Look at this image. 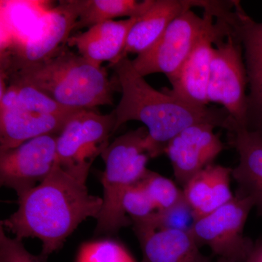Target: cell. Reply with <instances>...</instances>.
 Returning <instances> with one entry per match:
<instances>
[{
	"instance_id": "cell-1",
	"label": "cell",
	"mask_w": 262,
	"mask_h": 262,
	"mask_svg": "<svg viewBox=\"0 0 262 262\" xmlns=\"http://www.w3.org/2000/svg\"><path fill=\"white\" fill-rule=\"evenodd\" d=\"M17 211L1 225L15 238H37L42 243L39 256L47 260L83 221L98 220L102 198L90 194L86 181L56 164L46 180L18 198Z\"/></svg>"
},
{
	"instance_id": "cell-2",
	"label": "cell",
	"mask_w": 262,
	"mask_h": 262,
	"mask_svg": "<svg viewBox=\"0 0 262 262\" xmlns=\"http://www.w3.org/2000/svg\"><path fill=\"white\" fill-rule=\"evenodd\" d=\"M108 67L115 71L122 91L113 110L114 134L130 120L143 122L148 131L145 144L150 158L164 154L169 141L191 125L210 124L227 132L233 130L235 122L225 108L196 107L157 91L136 72L128 57Z\"/></svg>"
},
{
	"instance_id": "cell-3",
	"label": "cell",
	"mask_w": 262,
	"mask_h": 262,
	"mask_svg": "<svg viewBox=\"0 0 262 262\" xmlns=\"http://www.w3.org/2000/svg\"><path fill=\"white\" fill-rule=\"evenodd\" d=\"M1 79L32 86L67 108L94 110L113 104V83L106 69L66 46L45 61L1 66Z\"/></svg>"
},
{
	"instance_id": "cell-4",
	"label": "cell",
	"mask_w": 262,
	"mask_h": 262,
	"mask_svg": "<svg viewBox=\"0 0 262 262\" xmlns=\"http://www.w3.org/2000/svg\"><path fill=\"white\" fill-rule=\"evenodd\" d=\"M147 135L146 127L128 131L115 139L101 155L105 170L101 178L103 206L95 230L98 235H113L122 227L132 225L124 211L122 199L127 189L147 173Z\"/></svg>"
},
{
	"instance_id": "cell-5",
	"label": "cell",
	"mask_w": 262,
	"mask_h": 262,
	"mask_svg": "<svg viewBox=\"0 0 262 262\" xmlns=\"http://www.w3.org/2000/svg\"><path fill=\"white\" fill-rule=\"evenodd\" d=\"M116 117L79 110L69 119L57 139V163L72 175L87 181L94 160L110 145Z\"/></svg>"
},
{
	"instance_id": "cell-6",
	"label": "cell",
	"mask_w": 262,
	"mask_h": 262,
	"mask_svg": "<svg viewBox=\"0 0 262 262\" xmlns=\"http://www.w3.org/2000/svg\"><path fill=\"white\" fill-rule=\"evenodd\" d=\"M253 207L251 198L237 192L225 206L196 220L189 232L200 248L208 246L218 258L226 262H246L255 243L244 233Z\"/></svg>"
},
{
	"instance_id": "cell-7",
	"label": "cell",
	"mask_w": 262,
	"mask_h": 262,
	"mask_svg": "<svg viewBox=\"0 0 262 262\" xmlns=\"http://www.w3.org/2000/svg\"><path fill=\"white\" fill-rule=\"evenodd\" d=\"M227 27L213 48L207 97L208 103L222 104L237 126L248 128V82L242 45Z\"/></svg>"
},
{
	"instance_id": "cell-8",
	"label": "cell",
	"mask_w": 262,
	"mask_h": 262,
	"mask_svg": "<svg viewBox=\"0 0 262 262\" xmlns=\"http://www.w3.org/2000/svg\"><path fill=\"white\" fill-rule=\"evenodd\" d=\"M213 18L206 11L201 18L192 10L177 17L152 47L131 60L136 72L144 77L163 73L173 80Z\"/></svg>"
},
{
	"instance_id": "cell-9",
	"label": "cell",
	"mask_w": 262,
	"mask_h": 262,
	"mask_svg": "<svg viewBox=\"0 0 262 262\" xmlns=\"http://www.w3.org/2000/svg\"><path fill=\"white\" fill-rule=\"evenodd\" d=\"M82 5V0H67L48 9L27 39L2 51L1 66L32 64L54 56L74 32Z\"/></svg>"
},
{
	"instance_id": "cell-10",
	"label": "cell",
	"mask_w": 262,
	"mask_h": 262,
	"mask_svg": "<svg viewBox=\"0 0 262 262\" xmlns=\"http://www.w3.org/2000/svg\"><path fill=\"white\" fill-rule=\"evenodd\" d=\"M58 134H48L0 151V184L18 198L49 177L57 164Z\"/></svg>"
},
{
	"instance_id": "cell-11",
	"label": "cell",
	"mask_w": 262,
	"mask_h": 262,
	"mask_svg": "<svg viewBox=\"0 0 262 262\" xmlns=\"http://www.w3.org/2000/svg\"><path fill=\"white\" fill-rule=\"evenodd\" d=\"M213 16L227 24L245 50L248 82V128L262 129V23L254 21L239 1H224Z\"/></svg>"
},
{
	"instance_id": "cell-12",
	"label": "cell",
	"mask_w": 262,
	"mask_h": 262,
	"mask_svg": "<svg viewBox=\"0 0 262 262\" xmlns=\"http://www.w3.org/2000/svg\"><path fill=\"white\" fill-rule=\"evenodd\" d=\"M213 18L210 20L178 75L170 81L171 90L163 91L196 107H206L208 104L207 90L213 45L227 32L225 24L218 19L214 21Z\"/></svg>"
},
{
	"instance_id": "cell-13",
	"label": "cell",
	"mask_w": 262,
	"mask_h": 262,
	"mask_svg": "<svg viewBox=\"0 0 262 262\" xmlns=\"http://www.w3.org/2000/svg\"><path fill=\"white\" fill-rule=\"evenodd\" d=\"M214 125L196 124L179 133L171 139L165 150L171 163L174 177L180 185L208 166L225 149Z\"/></svg>"
},
{
	"instance_id": "cell-14",
	"label": "cell",
	"mask_w": 262,
	"mask_h": 262,
	"mask_svg": "<svg viewBox=\"0 0 262 262\" xmlns=\"http://www.w3.org/2000/svg\"><path fill=\"white\" fill-rule=\"evenodd\" d=\"M228 136L229 144L239 155L238 165L232 173L238 185L237 192L251 198L262 216V130L235 125Z\"/></svg>"
},
{
	"instance_id": "cell-15",
	"label": "cell",
	"mask_w": 262,
	"mask_h": 262,
	"mask_svg": "<svg viewBox=\"0 0 262 262\" xmlns=\"http://www.w3.org/2000/svg\"><path fill=\"white\" fill-rule=\"evenodd\" d=\"M201 0H154L149 9L133 26L117 62L129 54L139 55L148 51L173 20L193 7H201Z\"/></svg>"
},
{
	"instance_id": "cell-16",
	"label": "cell",
	"mask_w": 262,
	"mask_h": 262,
	"mask_svg": "<svg viewBox=\"0 0 262 262\" xmlns=\"http://www.w3.org/2000/svg\"><path fill=\"white\" fill-rule=\"evenodd\" d=\"M138 19L111 20L96 24L86 32L70 36L67 45L77 48L79 54L96 64L101 66L104 61L115 64L125 48L129 32Z\"/></svg>"
},
{
	"instance_id": "cell-17",
	"label": "cell",
	"mask_w": 262,
	"mask_h": 262,
	"mask_svg": "<svg viewBox=\"0 0 262 262\" xmlns=\"http://www.w3.org/2000/svg\"><path fill=\"white\" fill-rule=\"evenodd\" d=\"M232 173V168L213 163L183 187L184 199L192 208L195 222L233 199L230 187Z\"/></svg>"
},
{
	"instance_id": "cell-18",
	"label": "cell",
	"mask_w": 262,
	"mask_h": 262,
	"mask_svg": "<svg viewBox=\"0 0 262 262\" xmlns=\"http://www.w3.org/2000/svg\"><path fill=\"white\" fill-rule=\"evenodd\" d=\"M140 244V262H211L200 251L189 231L134 230Z\"/></svg>"
},
{
	"instance_id": "cell-19",
	"label": "cell",
	"mask_w": 262,
	"mask_h": 262,
	"mask_svg": "<svg viewBox=\"0 0 262 262\" xmlns=\"http://www.w3.org/2000/svg\"><path fill=\"white\" fill-rule=\"evenodd\" d=\"M73 115L55 116L32 113L20 108H2L0 151L16 147L38 136L48 134L58 135Z\"/></svg>"
},
{
	"instance_id": "cell-20",
	"label": "cell",
	"mask_w": 262,
	"mask_h": 262,
	"mask_svg": "<svg viewBox=\"0 0 262 262\" xmlns=\"http://www.w3.org/2000/svg\"><path fill=\"white\" fill-rule=\"evenodd\" d=\"M13 108L55 116H70L79 110L65 107L39 90L18 82L5 83L0 95V110Z\"/></svg>"
},
{
	"instance_id": "cell-21",
	"label": "cell",
	"mask_w": 262,
	"mask_h": 262,
	"mask_svg": "<svg viewBox=\"0 0 262 262\" xmlns=\"http://www.w3.org/2000/svg\"><path fill=\"white\" fill-rule=\"evenodd\" d=\"M80 17L73 32L119 17L139 18L149 9L154 0H82Z\"/></svg>"
},
{
	"instance_id": "cell-22",
	"label": "cell",
	"mask_w": 262,
	"mask_h": 262,
	"mask_svg": "<svg viewBox=\"0 0 262 262\" xmlns=\"http://www.w3.org/2000/svg\"><path fill=\"white\" fill-rule=\"evenodd\" d=\"M195 222L191 207L186 200L164 211H156L147 218L132 222L134 230L179 229L190 231Z\"/></svg>"
},
{
	"instance_id": "cell-23",
	"label": "cell",
	"mask_w": 262,
	"mask_h": 262,
	"mask_svg": "<svg viewBox=\"0 0 262 262\" xmlns=\"http://www.w3.org/2000/svg\"><path fill=\"white\" fill-rule=\"evenodd\" d=\"M141 183L156 211L168 209L184 199L182 189L175 182L156 172L148 170Z\"/></svg>"
},
{
	"instance_id": "cell-24",
	"label": "cell",
	"mask_w": 262,
	"mask_h": 262,
	"mask_svg": "<svg viewBox=\"0 0 262 262\" xmlns=\"http://www.w3.org/2000/svg\"><path fill=\"white\" fill-rule=\"evenodd\" d=\"M75 262H136L125 246L110 239L90 241L81 246Z\"/></svg>"
},
{
	"instance_id": "cell-25",
	"label": "cell",
	"mask_w": 262,
	"mask_h": 262,
	"mask_svg": "<svg viewBox=\"0 0 262 262\" xmlns=\"http://www.w3.org/2000/svg\"><path fill=\"white\" fill-rule=\"evenodd\" d=\"M122 207L132 222L147 218L155 210L141 180L131 186L125 192L122 199Z\"/></svg>"
},
{
	"instance_id": "cell-26",
	"label": "cell",
	"mask_w": 262,
	"mask_h": 262,
	"mask_svg": "<svg viewBox=\"0 0 262 262\" xmlns=\"http://www.w3.org/2000/svg\"><path fill=\"white\" fill-rule=\"evenodd\" d=\"M0 262H47V260L29 253L22 241L8 237L4 227L0 225Z\"/></svg>"
},
{
	"instance_id": "cell-27",
	"label": "cell",
	"mask_w": 262,
	"mask_h": 262,
	"mask_svg": "<svg viewBox=\"0 0 262 262\" xmlns=\"http://www.w3.org/2000/svg\"><path fill=\"white\" fill-rule=\"evenodd\" d=\"M246 262H262V239L254 243L252 251Z\"/></svg>"
},
{
	"instance_id": "cell-28",
	"label": "cell",
	"mask_w": 262,
	"mask_h": 262,
	"mask_svg": "<svg viewBox=\"0 0 262 262\" xmlns=\"http://www.w3.org/2000/svg\"><path fill=\"white\" fill-rule=\"evenodd\" d=\"M215 262H226L225 260L222 259V258H218V260H217Z\"/></svg>"
}]
</instances>
